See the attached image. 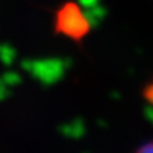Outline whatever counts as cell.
Returning a JSON list of instances; mask_svg holds the SVG:
<instances>
[{
    "label": "cell",
    "instance_id": "6da1fadb",
    "mask_svg": "<svg viewBox=\"0 0 153 153\" xmlns=\"http://www.w3.org/2000/svg\"><path fill=\"white\" fill-rule=\"evenodd\" d=\"M56 31L75 41H80L90 31V23L81 8L75 3H65L56 14Z\"/></svg>",
    "mask_w": 153,
    "mask_h": 153
},
{
    "label": "cell",
    "instance_id": "3957f363",
    "mask_svg": "<svg viewBox=\"0 0 153 153\" xmlns=\"http://www.w3.org/2000/svg\"><path fill=\"white\" fill-rule=\"evenodd\" d=\"M145 95H146V98L149 99V100L153 103V84H152V85H150V87H148L146 94H145Z\"/></svg>",
    "mask_w": 153,
    "mask_h": 153
},
{
    "label": "cell",
    "instance_id": "7a4b0ae2",
    "mask_svg": "<svg viewBox=\"0 0 153 153\" xmlns=\"http://www.w3.org/2000/svg\"><path fill=\"white\" fill-rule=\"evenodd\" d=\"M136 153H153V142H148V144L142 145Z\"/></svg>",
    "mask_w": 153,
    "mask_h": 153
}]
</instances>
